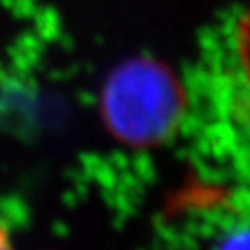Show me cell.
<instances>
[{
    "mask_svg": "<svg viewBox=\"0 0 250 250\" xmlns=\"http://www.w3.org/2000/svg\"><path fill=\"white\" fill-rule=\"evenodd\" d=\"M186 91L167 63L134 56L107 72L100 89V117L121 145L148 148L169 141L186 117Z\"/></svg>",
    "mask_w": 250,
    "mask_h": 250,
    "instance_id": "cell-1",
    "label": "cell"
},
{
    "mask_svg": "<svg viewBox=\"0 0 250 250\" xmlns=\"http://www.w3.org/2000/svg\"><path fill=\"white\" fill-rule=\"evenodd\" d=\"M6 247H9L8 233H6V230L0 226V249H6Z\"/></svg>",
    "mask_w": 250,
    "mask_h": 250,
    "instance_id": "cell-2",
    "label": "cell"
}]
</instances>
